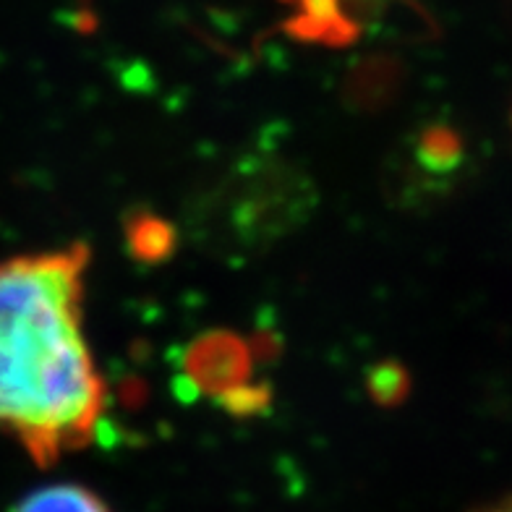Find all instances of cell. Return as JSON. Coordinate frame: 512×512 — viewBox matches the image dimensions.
Returning a JSON list of instances; mask_svg holds the SVG:
<instances>
[{
  "mask_svg": "<svg viewBox=\"0 0 512 512\" xmlns=\"http://www.w3.org/2000/svg\"><path fill=\"white\" fill-rule=\"evenodd\" d=\"M84 243L0 264V434L37 465L84 450L105 382L84 340Z\"/></svg>",
  "mask_w": 512,
  "mask_h": 512,
  "instance_id": "6da1fadb",
  "label": "cell"
},
{
  "mask_svg": "<svg viewBox=\"0 0 512 512\" xmlns=\"http://www.w3.org/2000/svg\"><path fill=\"white\" fill-rule=\"evenodd\" d=\"M254 366V353L241 337L215 332L196 340L186 353L183 371L194 390L217 398L230 411L254 413L262 403H267L264 387H251L249 374Z\"/></svg>",
  "mask_w": 512,
  "mask_h": 512,
  "instance_id": "7a4b0ae2",
  "label": "cell"
},
{
  "mask_svg": "<svg viewBox=\"0 0 512 512\" xmlns=\"http://www.w3.org/2000/svg\"><path fill=\"white\" fill-rule=\"evenodd\" d=\"M11 512H113L100 494L81 484H50L19 499Z\"/></svg>",
  "mask_w": 512,
  "mask_h": 512,
  "instance_id": "3957f363",
  "label": "cell"
},
{
  "mask_svg": "<svg viewBox=\"0 0 512 512\" xmlns=\"http://www.w3.org/2000/svg\"><path fill=\"white\" fill-rule=\"evenodd\" d=\"M128 243L139 259L144 262H157L170 254L173 246V230L168 223H162L152 215H136L128 225Z\"/></svg>",
  "mask_w": 512,
  "mask_h": 512,
  "instance_id": "277c9868",
  "label": "cell"
},
{
  "mask_svg": "<svg viewBox=\"0 0 512 512\" xmlns=\"http://www.w3.org/2000/svg\"><path fill=\"white\" fill-rule=\"evenodd\" d=\"M460 157H463V142L452 128H426L421 136V147H418V160L424 162L426 170L447 173V170L458 168Z\"/></svg>",
  "mask_w": 512,
  "mask_h": 512,
  "instance_id": "5b68a950",
  "label": "cell"
},
{
  "mask_svg": "<svg viewBox=\"0 0 512 512\" xmlns=\"http://www.w3.org/2000/svg\"><path fill=\"white\" fill-rule=\"evenodd\" d=\"M476 512H512V499H505V502H497V505H489V507H481Z\"/></svg>",
  "mask_w": 512,
  "mask_h": 512,
  "instance_id": "8992f818",
  "label": "cell"
}]
</instances>
